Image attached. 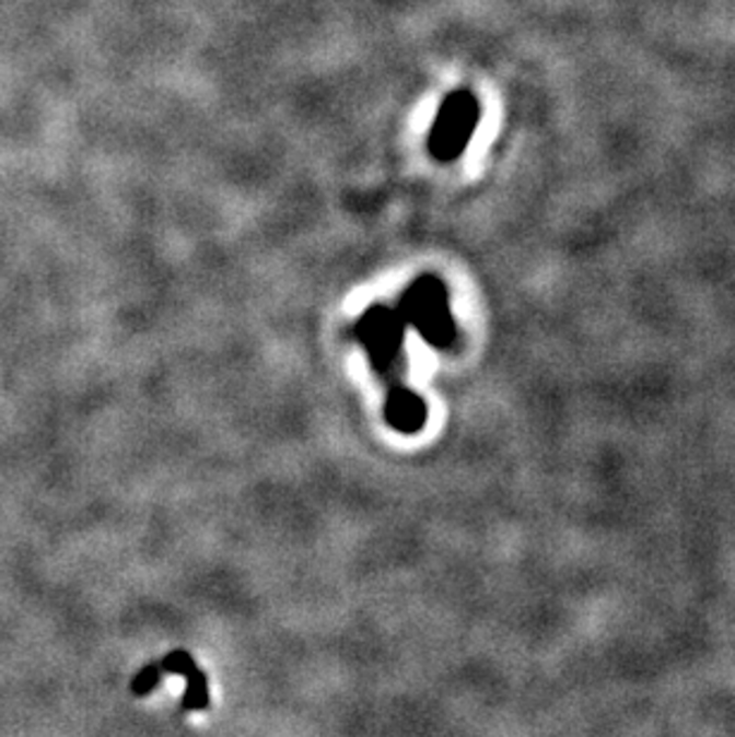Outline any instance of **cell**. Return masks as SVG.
Instances as JSON below:
<instances>
[{"instance_id":"1","label":"cell","mask_w":735,"mask_h":737,"mask_svg":"<svg viewBox=\"0 0 735 737\" xmlns=\"http://www.w3.org/2000/svg\"><path fill=\"white\" fill-rule=\"evenodd\" d=\"M401 318L409 327H416L430 347L444 349L456 337V325L450 311L446 286L435 274H423L406 289L399 304Z\"/></svg>"},{"instance_id":"2","label":"cell","mask_w":735,"mask_h":737,"mask_svg":"<svg viewBox=\"0 0 735 737\" xmlns=\"http://www.w3.org/2000/svg\"><path fill=\"white\" fill-rule=\"evenodd\" d=\"M480 120V103L476 94L468 89L452 91L440 103V110L432 122L428 137V151L440 163H452L462 157L468 149V143L476 134V127Z\"/></svg>"},{"instance_id":"3","label":"cell","mask_w":735,"mask_h":737,"mask_svg":"<svg viewBox=\"0 0 735 737\" xmlns=\"http://www.w3.org/2000/svg\"><path fill=\"white\" fill-rule=\"evenodd\" d=\"M406 327L409 325L401 318L399 308L375 304L361 315L357 325V339L365 349L368 359H371V365L383 377L392 373V367L401 359Z\"/></svg>"},{"instance_id":"4","label":"cell","mask_w":735,"mask_h":737,"mask_svg":"<svg viewBox=\"0 0 735 737\" xmlns=\"http://www.w3.org/2000/svg\"><path fill=\"white\" fill-rule=\"evenodd\" d=\"M387 425L404 434H416L428 423V406L413 389L392 387L385 399Z\"/></svg>"},{"instance_id":"5","label":"cell","mask_w":735,"mask_h":737,"mask_svg":"<svg viewBox=\"0 0 735 737\" xmlns=\"http://www.w3.org/2000/svg\"><path fill=\"white\" fill-rule=\"evenodd\" d=\"M184 678H187V692H184L182 706L187 709V712H201V709H206L210 702L206 674L199 670V666H194L187 670V674H184Z\"/></svg>"},{"instance_id":"6","label":"cell","mask_w":735,"mask_h":737,"mask_svg":"<svg viewBox=\"0 0 735 737\" xmlns=\"http://www.w3.org/2000/svg\"><path fill=\"white\" fill-rule=\"evenodd\" d=\"M163 674H165V670H163L161 664H147L135 676V680H131V692L141 694V697L149 694L151 690L158 688V682H161Z\"/></svg>"},{"instance_id":"7","label":"cell","mask_w":735,"mask_h":737,"mask_svg":"<svg viewBox=\"0 0 735 737\" xmlns=\"http://www.w3.org/2000/svg\"><path fill=\"white\" fill-rule=\"evenodd\" d=\"M163 670L165 674H175V676H184L187 674L189 668H194V659H191V654L189 652H184V650H175V652H170L165 659L161 662Z\"/></svg>"}]
</instances>
